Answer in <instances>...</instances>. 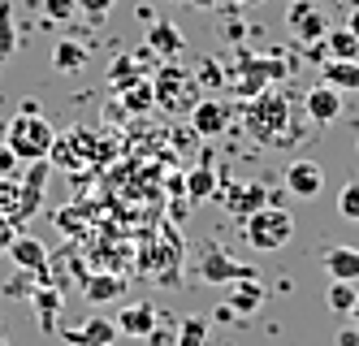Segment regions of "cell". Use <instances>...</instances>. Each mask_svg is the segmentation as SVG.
<instances>
[{
    "label": "cell",
    "instance_id": "obj_1",
    "mask_svg": "<svg viewBox=\"0 0 359 346\" xmlns=\"http://www.w3.org/2000/svg\"><path fill=\"white\" fill-rule=\"evenodd\" d=\"M243 126L255 143L264 147H281V143H294L290 139V126H294V113H290V100L281 91H260L255 100H243Z\"/></svg>",
    "mask_w": 359,
    "mask_h": 346
},
{
    "label": "cell",
    "instance_id": "obj_2",
    "mask_svg": "<svg viewBox=\"0 0 359 346\" xmlns=\"http://www.w3.org/2000/svg\"><path fill=\"white\" fill-rule=\"evenodd\" d=\"M151 95H156V109L165 113H191L203 100V87H199L195 69L177 65V61H161V69L151 74Z\"/></svg>",
    "mask_w": 359,
    "mask_h": 346
},
{
    "label": "cell",
    "instance_id": "obj_3",
    "mask_svg": "<svg viewBox=\"0 0 359 346\" xmlns=\"http://www.w3.org/2000/svg\"><path fill=\"white\" fill-rule=\"evenodd\" d=\"M5 143L18 152V161H48L57 143V130L43 113H18L5 126Z\"/></svg>",
    "mask_w": 359,
    "mask_h": 346
},
{
    "label": "cell",
    "instance_id": "obj_4",
    "mask_svg": "<svg viewBox=\"0 0 359 346\" xmlns=\"http://www.w3.org/2000/svg\"><path fill=\"white\" fill-rule=\"evenodd\" d=\"M243 238H247L255 251H281V247L294 238V217H290V208L264 204L260 212L243 217Z\"/></svg>",
    "mask_w": 359,
    "mask_h": 346
},
{
    "label": "cell",
    "instance_id": "obj_5",
    "mask_svg": "<svg viewBox=\"0 0 359 346\" xmlns=\"http://www.w3.org/2000/svg\"><path fill=\"white\" fill-rule=\"evenodd\" d=\"M286 57L277 52H264V57H238L234 74H229V87L238 91V100H255L260 91H269L277 78H286Z\"/></svg>",
    "mask_w": 359,
    "mask_h": 346
},
{
    "label": "cell",
    "instance_id": "obj_6",
    "mask_svg": "<svg viewBox=\"0 0 359 346\" xmlns=\"http://www.w3.org/2000/svg\"><path fill=\"white\" fill-rule=\"evenodd\" d=\"M199 277L212 281V286H234V281H243V277H260V273H255L251 264H238L229 251H221V247L212 243L208 251L199 255Z\"/></svg>",
    "mask_w": 359,
    "mask_h": 346
},
{
    "label": "cell",
    "instance_id": "obj_7",
    "mask_svg": "<svg viewBox=\"0 0 359 346\" xmlns=\"http://www.w3.org/2000/svg\"><path fill=\"white\" fill-rule=\"evenodd\" d=\"M229 121H234V104L229 100H217V95H203L195 109H191V130L199 139H221Z\"/></svg>",
    "mask_w": 359,
    "mask_h": 346
},
{
    "label": "cell",
    "instance_id": "obj_8",
    "mask_svg": "<svg viewBox=\"0 0 359 346\" xmlns=\"http://www.w3.org/2000/svg\"><path fill=\"white\" fill-rule=\"evenodd\" d=\"M286 26H290V35H294L299 44H320V39L329 35V22H325V13L312 5V0H290Z\"/></svg>",
    "mask_w": 359,
    "mask_h": 346
},
{
    "label": "cell",
    "instance_id": "obj_9",
    "mask_svg": "<svg viewBox=\"0 0 359 346\" xmlns=\"http://www.w3.org/2000/svg\"><path fill=\"white\" fill-rule=\"evenodd\" d=\"M303 113H307V121H316V126L338 121L342 117V91L329 87V83H316L312 91H307V100H303Z\"/></svg>",
    "mask_w": 359,
    "mask_h": 346
},
{
    "label": "cell",
    "instance_id": "obj_10",
    "mask_svg": "<svg viewBox=\"0 0 359 346\" xmlns=\"http://www.w3.org/2000/svg\"><path fill=\"white\" fill-rule=\"evenodd\" d=\"M286 191L294 199H316L325 191V169L316 161H290L286 165Z\"/></svg>",
    "mask_w": 359,
    "mask_h": 346
},
{
    "label": "cell",
    "instance_id": "obj_11",
    "mask_svg": "<svg viewBox=\"0 0 359 346\" xmlns=\"http://www.w3.org/2000/svg\"><path fill=\"white\" fill-rule=\"evenodd\" d=\"M22 273H35V277H43L48 273V247L39 243L35 234H18L13 243H9V251H5Z\"/></svg>",
    "mask_w": 359,
    "mask_h": 346
},
{
    "label": "cell",
    "instance_id": "obj_12",
    "mask_svg": "<svg viewBox=\"0 0 359 346\" xmlns=\"http://www.w3.org/2000/svg\"><path fill=\"white\" fill-rule=\"evenodd\" d=\"M69 346H113L117 342V321H109V316H91L87 325H79V329H65L61 333Z\"/></svg>",
    "mask_w": 359,
    "mask_h": 346
},
{
    "label": "cell",
    "instance_id": "obj_13",
    "mask_svg": "<svg viewBox=\"0 0 359 346\" xmlns=\"http://www.w3.org/2000/svg\"><path fill=\"white\" fill-rule=\"evenodd\" d=\"M113 321H117V333H130V338H151V329H156V321H161V316H156V307H151V303H126L117 316H113Z\"/></svg>",
    "mask_w": 359,
    "mask_h": 346
},
{
    "label": "cell",
    "instance_id": "obj_14",
    "mask_svg": "<svg viewBox=\"0 0 359 346\" xmlns=\"http://www.w3.org/2000/svg\"><path fill=\"white\" fill-rule=\"evenodd\" d=\"M182 48H187V35L177 31L173 22H151V31H147V52H151V57L177 61V57H182Z\"/></svg>",
    "mask_w": 359,
    "mask_h": 346
},
{
    "label": "cell",
    "instance_id": "obj_15",
    "mask_svg": "<svg viewBox=\"0 0 359 346\" xmlns=\"http://www.w3.org/2000/svg\"><path fill=\"white\" fill-rule=\"evenodd\" d=\"M320 269H325L333 281H355V277H359V247H351V243L325 247V251H320Z\"/></svg>",
    "mask_w": 359,
    "mask_h": 346
},
{
    "label": "cell",
    "instance_id": "obj_16",
    "mask_svg": "<svg viewBox=\"0 0 359 346\" xmlns=\"http://www.w3.org/2000/svg\"><path fill=\"white\" fill-rule=\"evenodd\" d=\"M225 204H229L234 217H251V212H260L269 204V191L260 182H243V186H234V191H225Z\"/></svg>",
    "mask_w": 359,
    "mask_h": 346
},
{
    "label": "cell",
    "instance_id": "obj_17",
    "mask_svg": "<svg viewBox=\"0 0 359 346\" xmlns=\"http://www.w3.org/2000/svg\"><path fill=\"white\" fill-rule=\"evenodd\" d=\"M260 303H264V286H260V277H243V281L229 286V307H234L238 316L260 312Z\"/></svg>",
    "mask_w": 359,
    "mask_h": 346
},
{
    "label": "cell",
    "instance_id": "obj_18",
    "mask_svg": "<svg viewBox=\"0 0 359 346\" xmlns=\"http://www.w3.org/2000/svg\"><path fill=\"white\" fill-rule=\"evenodd\" d=\"M43 186H48V161H31V173H27V182H22V217L39 212Z\"/></svg>",
    "mask_w": 359,
    "mask_h": 346
},
{
    "label": "cell",
    "instance_id": "obj_19",
    "mask_svg": "<svg viewBox=\"0 0 359 346\" xmlns=\"http://www.w3.org/2000/svg\"><path fill=\"white\" fill-rule=\"evenodd\" d=\"M320 83L338 87L342 95H346V91H359V57H355V61H325Z\"/></svg>",
    "mask_w": 359,
    "mask_h": 346
},
{
    "label": "cell",
    "instance_id": "obj_20",
    "mask_svg": "<svg viewBox=\"0 0 359 346\" xmlns=\"http://www.w3.org/2000/svg\"><path fill=\"white\" fill-rule=\"evenodd\" d=\"M320 44H325V57H329V61H355V57H359V39H355L351 26H338V31H329Z\"/></svg>",
    "mask_w": 359,
    "mask_h": 346
},
{
    "label": "cell",
    "instance_id": "obj_21",
    "mask_svg": "<svg viewBox=\"0 0 359 346\" xmlns=\"http://www.w3.org/2000/svg\"><path fill=\"white\" fill-rule=\"evenodd\" d=\"M87 44H79V39H61L57 48H53V69H61V74H79L83 65H87Z\"/></svg>",
    "mask_w": 359,
    "mask_h": 346
},
{
    "label": "cell",
    "instance_id": "obj_22",
    "mask_svg": "<svg viewBox=\"0 0 359 346\" xmlns=\"http://www.w3.org/2000/svg\"><path fill=\"white\" fill-rule=\"evenodd\" d=\"M182 191H187V199H208V195H217V173L208 169V165H199V169H191L187 178H182Z\"/></svg>",
    "mask_w": 359,
    "mask_h": 346
},
{
    "label": "cell",
    "instance_id": "obj_23",
    "mask_svg": "<svg viewBox=\"0 0 359 346\" xmlns=\"http://www.w3.org/2000/svg\"><path fill=\"white\" fill-rule=\"evenodd\" d=\"M121 104H126V113H147L151 104H156V95H151V78H135L130 87H121Z\"/></svg>",
    "mask_w": 359,
    "mask_h": 346
},
{
    "label": "cell",
    "instance_id": "obj_24",
    "mask_svg": "<svg viewBox=\"0 0 359 346\" xmlns=\"http://www.w3.org/2000/svg\"><path fill=\"white\" fill-rule=\"evenodd\" d=\"M18 52V26H13V5L0 0V65Z\"/></svg>",
    "mask_w": 359,
    "mask_h": 346
},
{
    "label": "cell",
    "instance_id": "obj_25",
    "mask_svg": "<svg viewBox=\"0 0 359 346\" xmlns=\"http://www.w3.org/2000/svg\"><path fill=\"white\" fill-rule=\"evenodd\" d=\"M355 299H359L355 281H329V290H325V303H329L333 312H338V316H351Z\"/></svg>",
    "mask_w": 359,
    "mask_h": 346
},
{
    "label": "cell",
    "instance_id": "obj_26",
    "mask_svg": "<svg viewBox=\"0 0 359 346\" xmlns=\"http://www.w3.org/2000/svg\"><path fill=\"white\" fill-rule=\"evenodd\" d=\"M203 342H208V321L203 316H187L173 333V346H203Z\"/></svg>",
    "mask_w": 359,
    "mask_h": 346
},
{
    "label": "cell",
    "instance_id": "obj_27",
    "mask_svg": "<svg viewBox=\"0 0 359 346\" xmlns=\"http://www.w3.org/2000/svg\"><path fill=\"white\" fill-rule=\"evenodd\" d=\"M83 295H87L91 303H109V299L121 295V277H87V281H83Z\"/></svg>",
    "mask_w": 359,
    "mask_h": 346
},
{
    "label": "cell",
    "instance_id": "obj_28",
    "mask_svg": "<svg viewBox=\"0 0 359 346\" xmlns=\"http://www.w3.org/2000/svg\"><path fill=\"white\" fill-rule=\"evenodd\" d=\"M0 217H22V186H13V178H0Z\"/></svg>",
    "mask_w": 359,
    "mask_h": 346
},
{
    "label": "cell",
    "instance_id": "obj_29",
    "mask_svg": "<svg viewBox=\"0 0 359 346\" xmlns=\"http://www.w3.org/2000/svg\"><path fill=\"white\" fill-rule=\"evenodd\" d=\"M35 303H39V316H43V329H53V321H57V307H61V295L57 290H35Z\"/></svg>",
    "mask_w": 359,
    "mask_h": 346
},
{
    "label": "cell",
    "instance_id": "obj_30",
    "mask_svg": "<svg viewBox=\"0 0 359 346\" xmlns=\"http://www.w3.org/2000/svg\"><path fill=\"white\" fill-rule=\"evenodd\" d=\"M338 212L346 221H359V182H346L338 191Z\"/></svg>",
    "mask_w": 359,
    "mask_h": 346
},
{
    "label": "cell",
    "instance_id": "obj_31",
    "mask_svg": "<svg viewBox=\"0 0 359 346\" xmlns=\"http://www.w3.org/2000/svg\"><path fill=\"white\" fill-rule=\"evenodd\" d=\"M130 78H139L135 61H130V57H117V61H113V74H109V83L121 91V87H130Z\"/></svg>",
    "mask_w": 359,
    "mask_h": 346
},
{
    "label": "cell",
    "instance_id": "obj_32",
    "mask_svg": "<svg viewBox=\"0 0 359 346\" xmlns=\"http://www.w3.org/2000/svg\"><path fill=\"white\" fill-rule=\"evenodd\" d=\"M43 13L53 22H65V18L79 13V0H43Z\"/></svg>",
    "mask_w": 359,
    "mask_h": 346
},
{
    "label": "cell",
    "instance_id": "obj_33",
    "mask_svg": "<svg viewBox=\"0 0 359 346\" xmlns=\"http://www.w3.org/2000/svg\"><path fill=\"white\" fill-rule=\"evenodd\" d=\"M195 78H199V87H221V83H229V78L221 74V65H217V61H203V65L195 69Z\"/></svg>",
    "mask_w": 359,
    "mask_h": 346
},
{
    "label": "cell",
    "instance_id": "obj_34",
    "mask_svg": "<svg viewBox=\"0 0 359 346\" xmlns=\"http://www.w3.org/2000/svg\"><path fill=\"white\" fill-rule=\"evenodd\" d=\"M18 165H22L18 152H13L5 139H0V178H18Z\"/></svg>",
    "mask_w": 359,
    "mask_h": 346
},
{
    "label": "cell",
    "instance_id": "obj_35",
    "mask_svg": "<svg viewBox=\"0 0 359 346\" xmlns=\"http://www.w3.org/2000/svg\"><path fill=\"white\" fill-rule=\"evenodd\" d=\"M109 9H113V0H79V13H87L91 22L109 18Z\"/></svg>",
    "mask_w": 359,
    "mask_h": 346
},
{
    "label": "cell",
    "instance_id": "obj_36",
    "mask_svg": "<svg viewBox=\"0 0 359 346\" xmlns=\"http://www.w3.org/2000/svg\"><path fill=\"white\" fill-rule=\"evenodd\" d=\"M18 238V229H13V221L9 217H0V251H9V243Z\"/></svg>",
    "mask_w": 359,
    "mask_h": 346
},
{
    "label": "cell",
    "instance_id": "obj_37",
    "mask_svg": "<svg viewBox=\"0 0 359 346\" xmlns=\"http://www.w3.org/2000/svg\"><path fill=\"white\" fill-rule=\"evenodd\" d=\"M338 346H359V325L342 329V333H338Z\"/></svg>",
    "mask_w": 359,
    "mask_h": 346
},
{
    "label": "cell",
    "instance_id": "obj_38",
    "mask_svg": "<svg viewBox=\"0 0 359 346\" xmlns=\"http://www.w3.org/2000/svg\"><path fill=\"white\" fill-rule=\"evenodd\" d=\"M187 5H195V9H212L217 0H187Z\"/></svg>",
    "mask_w": 359,
    "mask_h": 346
},
{
    "label": "cell",
    "instance_id": "obj_39",
    "mask_svg": "<svg viewBox=\"0 0 359 346\" xmlns=\"http://www.w3.org/2000/svg\"><path fill=\"white\" fill-rule=\"evenodd\" d=\"M346 26H351V31H355V39H359V13H351V22H346Z\"/></svg>",
    "mask_w": 359,
    "mask_h": 346
},
{
    "label": "cell",
    "instance_id": "obj_40",
    "mask_svg": "<svg viewBox=\"0 0 359 346\" xmlns=\"http://www.w3.org/2000/svg\"><path fill=\"white\" fill-rule=\"evenodd\" d=\"M351 321H355V325H359V299H355V307H351Z\"/></svg>",
    "mask_w": 359,
    "mask_h": 346
},
{
    "label": "cell",
    "instance_id": "obj_41",
    "mask_svg": "<svg viewBox=\"0 0 359 346\" xmlns=\"http://www.w3.org/2000/svg\"><path fill=\"white\" fill-rule=\"evenodd\" d=\"M238 5H255V0H238Z\"/></svg>",
    "mask_w": 359,
    "mask_h": 346
},
{
    "label": "cell",
    "instance_id": "obj_42",
    "mask_svg": "<svg viewBox=\"0 0 359 346\" xmlns=\"http://www.w3.org/2000/svg\"><path fill=\"white\" fill-rule=\"evenodd\" d=\"M0 135H5V121H0Z\"/></svg>",
    "mask_w": 359,
    "mask_h": 346
},
{
    "label": "cell",
    "instance_id": "obj_43",
    "mask_svg": "<svg viewBox=\"0 0 359 346\" xmlns=\"http://www.w3.org/2000/svg\"><path fill=\"white\" fill-rule=\"evenodd\" d=\"M355 147H359V139H355Z\"/></svg>",
    "mask_w": 359,
    "mask_h": 346
}]
</instances>
